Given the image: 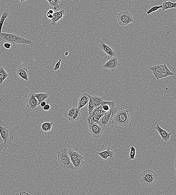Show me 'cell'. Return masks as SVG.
Returning <instances> with one entry per match:
<instances>
[{
	"instance_id": "obj_1",
	"label": "cell",
	"mask_w": 176,
	"mask_h": 195,
	"mask_svg": "<svg viewBox=\"0 0 176 195\" xmlns=\"http://www.w3.org/2000/svg\"><path fill=\"white\" fill-rule=\"evenodd\" d=\"M16 128L10 122L0 119V135L3 143L0 146V152L4 153L7 148H15L18 146L15 136H16Z\"/></svg>"
},
{
	"instance_id": "obj_2",
	"label": "cell",
	"mask_w": 176,
	"mask_h": 195,
	"mask_svg": "<svg viewBox=\"0 0 176 195\" xmlns=\"http://www.w3.org/2000/svg\"><path fill=\"white\" fill-rule=\"evenodd\" d=\"M111 120L112 124L120 126L129 128L132 125L129 111L116 106L112 110Z\"/></svg>"
},
{
	"instance_id": "obj_3",
	"label": "cell",
	"mask_w": 176,
	"mask_h": 195,
	"mask_svg": "<svg viewBox=\"0 0 176 195\" xmlns=\"http://www.w3.org/2000/svg\"><path fill=\"white\" fill-rule=\"evenodd\" d=\"M0 40L5 43H10L13 45L22 44L34 45L31 40L24 38L16 34L1 32L0 33Z\"/></svg>"
},
{
	"instance_id": "obj_4",
	"label": "cell",
	"mask_w": 176,
	"mask_h": 195,
	"mask_svg": "<svg viewBox=\"0 0 176 195\" xmlns=\"http://www.w3.org/2000/svg\"><path fill=\"white\" fill-rule=\"evenodd\" d=\"M158 179V174L155 171L147 169L140 173V182L143 187H150L157 183Z\"/></svg>"
},
{
	"instance_id": "obj_5",
	"label": "cell",
	"mask_w": 176,
	"mask_h": 195,
	"mask_svg": "<svg viewBox=\"0 0 176 195\" xmlns=\"http://www.w3.org/2000/svg\"><path fill=\"white\" fill-rule=\"evenodd\" d=\"M68 149L64 148L57 153V158L60 166L64 169L69 171L75 170V168L71 161L68 153Z\"/></svg>"
},
{
	"instance_id": "obj_6",
	"label": "cell",
	"mask_w": 176,
	"mask_h": 195,
	"mask_svg": "<svg viewBox=\"0 0 176 195\" xmlns=\"http://www.w3.org/2000/svg\"><path fill=\"white\" fill-rule=\"evenodd\" d=\"M119 25L124 26L133 22V16L130 12L126 11L118 12L116 17Z\"/></svg>"
},
{
	"instance_id": "obj_7",
	"label": "cell",
	"mask_w": 176,
	"mask_h": 195,
	"mask_svg": "<svg viewBox=\"0 0 176 195\" xmlns=\"http://www.w3.org/2000/svg\"><path fill=\"white\" fill-rule=\"evenodd\" d=\"M89 132L92 134V137L97 139L103 134L104 129L97 123H90L88 122Z\"/></svg>"
},
{
	"instance_id": "obj_8",
	"label": "cell",
	"mask_w": 176,
	"mask_h": 195,
	"mask_svg": "<svg viewBox=\"0 0 176 195\" xmlns=\"http://www.w3.org/2000/svg\"><path fill=\"white\" fill-rule=\"evenodd\" d=\"M26 105L29 111H33L36 110L38 106V101L35 96V94L30 93L26 99Z\"/></svg>"
},
{
	"instance_id": "obj_9",
	"label": "cell",
	"mask_w": 176,
	"mask_h": 195,
	"mask_svg": "<svg viewBox=\"0 0 176 195\" xmlns=\"http://www.w3.org/2000/svg\"><path fill=\"white\" fill-rule=\"evenodd\" d=\"M121 66V64L118 61V59L116 57H112L106 62L102 66L104 69H109L112 72H114L116 69H118Z\"/></svg>"
},
{
	"instance_id": "obj_10",
	"label": "cell",
	"mask_w": 176,
	"mask_h": 195,
	"mask_svg": "<svg viewBox=\"0 0 176 195\" xmlns=\"http://www.w3.org/2000/svg\"><path fill=\"white\" fill-rule=\"evenodd\" d=\"M116 106L115 102L112 101H103L100 106L95 108L94 109L101 110L103 111L104 114L112 112V110Z\"/></svg>"
},
{
	"instance_id": "obj_11",
	"label": "cell",
	"mask_w": 176,
	"mask_h": 195,
	"mask_svg": "<svg viewBox=\"0 0 176 195\" xmlns=\"http://www.w3.org/2000/svg\"><path fill=\"white\" fill-rule=\"evenodd\" d=\"M111 114L112 112L108 113L102 116L97 123L104 130L112 124L111 120Z\"/></svg>"
},
{
	"instance_id": "obj_12",
	"label": "cell",
	"mask_w": 176,
	"mask_h": 195,
	"mask_svg": "<svg viewBox=\"0 0 176 195\" xmlns=\"http://www.w3.org/2000/svg\"><path fill=\"white\" fill-rule=\"evenodd\" d=\"M98 47L107 55L108 60L115 56L116 55L115 52L114 50L103 41L100 42Z\"/></svg>"
},
{
	"instance_id": "obj_13",
	"label": "cell",
	"mask_w": 176,
	"mask_h": 195,
	"mask_svg": "<svg viewBox=\"0 0 176 195\" xmlns=\"http://www.w3.org/2000/svg\"><path fill=\"white\" fill-rule=\"evenodd\" d=\"M16 74L20 78L28 82L29 80V74L27 68L20 66L17 69Z\"/></svg>"
},
{
	"instance_id": "obj_14",
	"label": "cell",
	"mask_w": 176,
	"mask_h": 195,
	"mask_svg": "<svg viewBox=\"0 0 176 195\" xmlns=\"http://www.w3.org/2000/svg\"><path fill=\"white\" fill-rule=\"evenodd\" d=\"M155 129L158 132L161 137L162 140L166 142L170 140L171 134V133H168L165 130L160 127L157 124L155 127Z\"/></svg>"
},
{
	"instance_id": "obj_15",
	"label": "cell",
	"mask_w": 176,
	"mask_h": 195,
	"mask_svg": "<svg viewBox=\"0 0 176 195\" xmlns=\"http://www.w3.org/2000/svg\"><path fill=\"white\" fill-rule=\"evenodd\" d=\"M98 154L102 158L104 159V160H107L108 157L110 158L111 159H114L115 154L113 150L112 149L109 148L105 151L98 152Z\"/></svg>"
},
{
	"instance_id": "obj_16",
	"label": "cell",
	"mask_w": 176,
	"mask_h": 195,
	"mask_svg": "<svg viewBox=\"0 0 176 195\" xmlns=\"http://www.w3.org/2000/svg\"><path fill=\"white\" fill-rule=\"evenodd\" d=\"M160 66L162 68V71L160 79L166 78L169 76H172L175 75V74L169 70L167 66H166V63L161 65Z\"/></svg>"
},
{
	"instance_id": "obj_17",
	"label": "cell",
	"mask_w": 176,
	"mask_h": 195,
	"mask_svg": "<svg viewBox=\"0 0 176 195\" xmlns=\"http://www.w3.org/2000/svg\"><path fill=\"white\" fill-rule=\"evenodd\" d=\"M150 70L152 71L153 74L157 80L160 79L162 72V68L160 65H156L149 68Z\"/></svg>"
},
{
	"instance_id": "obj_18",
	"label": "cell",
	"mask_w": 176,
	"mask_h": 195,
	"mask_svg": "<svg viewBox=\"0 0 176 195\" xmlns=\"http://www.w3.org/2000/svg\"><path fill=\"white\" fill-rule=\"evenodd\" d=\"M68 153L72 162L83 157L79 153L71 148L68 149Z\"/></svg>"
},
{
	"instance_id": "obj_19",
	"label": "cell",
	"mask_w": 176,
	"mask_h": 195,
	"mask_svg": "<svg viewBox=\"0 0 176 195\" xmlns=\"http://www.w3.org/2000/svg\"><path fill=\"white\" fill-rule=\"evenodd\" d=\"M77 108L72 106H69L66 109L64 113V117L69 120L73 116L74 113L76 110Z\"/></svg>"
},
{
	"instance_id": "obj_20",
	"label": "cell",
	"mask_w": 176,
	"mask_h": 195,
	"mask_svg": "<svg viewBox=\"0 0 176 195\" xmlns=\"http://www.w3.org/2000/svg\"><path fill=\"white\" fill-rule=\"evenodd\" d=\"M83 158H84V157L83 156L81 158L72 161V165H73L74 168H75V170L77 171V170L81 169L82 167L83 166L85 162L83 160Z\"/></svg>"
},
{
	"instance_id": "obj_21",
	"label": "cell",
	"mask_w": 176,
	"mask_h": 195,
	"mask_svg": "<svg viewBox=\"0 0 176 195\" xmlns=\"http://www.w3.org/2000/svg\"><path fill=\"white\" fill-rule=\"evenodd\" d=\"M162 5V11H164L168 9L176 8V2H172L170 1H165Z\"/></svg>"
},
{
	"instance_id": "obj_22",
	"label": "cell",
	"mask_w": 176,
	"mask_h": 195,
	"mask_svg": "<svg viewBox=\"0 0 176 195\" xmlns=\"http://www.w3.org/2000/svg\"><path fill=\"white\" fill-rule=\"evenodd\" d=\"M49 94L48 93H40L35 94V96L37 99L38 101V105H40L41 102L48 98Z\"/></svg>"
},
{
	"instance_id": "obj_23",
	"label": "cell",
	"mask_w": 176,
	"mask_h": 195,
	"mask_svg": "<svg viewBox=\"0 0 176 195\" xmlns=\"http://www.w3.org/2000/svg\"><path fill=\"white\" fill-rule=\"evenodd\" d=\"M10 15V12L7 10L4 11L1 15V19H0V33H1L3 24H4L5 20L8 18Z\"/></svg>"
},
{
	"instance_id": "obj_24",
	"label": "cell",
	"mask_w": 176,
	"mask_h": 195,
	"mask_svg": "<svg viewBox=\"0 0 176 195\" xmlns=\"http://www.w3.org/2000/svg\"><path fill=\"white\" fill-rule=\"evenodd\" d=\"M53 122H45L42 124L41 127L42 130L45 132H47L51 130L53 127Z\"/></svg>"
},
{
	"instance_id": "obj_25",
	"label": "cell",
	"mask_w": 176,
	"mask_h": 195,
	"mask_svg": "<svg viewBox=\"0 0 176 195\" xmlns=\"http://www.w3.org/2000/svg\"><path fill=\"white\" fill-rule=\"evenodd\" d=\"M9 77V74L3 67H0V84H2L4 80Z\"/></svg>"
},
{
	"instance_id": "obj_26",
	"label": "cell",
	"mask_w": 176,
	"mask_h": 195,
	"mask_svg": "<svg viewBox=\"0 0 176 195\" xmlns=\"http://www.w3.org/2000/svg\"><path fill=\"white\" fill-rule=\"evenodd\" d=\"M81 113L82 111L81 109H78L77 108L76 110L74 113L73 116L69 120V121L72 122L78 121L79 120L80 117H81Z\"/></svg>"
},
{
	"instance_id": "obj_27",
	"label": "cell",
	"mask_w": 176,
	"mask_h": 195,
	"mask_svg": "<svg viewBox=\"0 0 176 195\" xmlns=\"http://www.w3.org/2000/svg\"><path fill=\"white\" fill-rule=\"evenodd\" d=\"M91 97L94 104V109L100 106L104 101V99L102 97L97 96H91Z\"/></svg>"
},
{
	"instance_id": "obj_28",
	"label": "cell",
	"mask_w": 176,
	"mask_h": 195,
	"mask_svg": "<svg viewBox=\"0 0 176 195\" xmlns=\"http://www.w3.org/2000/svg\"><path fill=\"white\" fill-rule=\"evenodd\" d=\"M89 101L88 102L89 104L88 106V113L90 114L94 109V104L93 100H92L91 96L89 95Z\"/></svg>"
},
{
	"instance_id": "obj_29",
	"label": "cell",
	"mask_w": 176,
	"mask_h": 195,
	"mask_svg": "<svg viewBox=\"0 0 176 195\" xmlns=\"http://www.w3.org/2000/svg\"><path fill=\"white\" fill-rule=\"evenodd\" d=\"M103 115L101 114V115L93 116L91 117H88L87 122H90V123H97Z\"/></svg>"
},
{
	"instance_id": "obj_30",
	"label": "cell",
	"mask_w": 176,
	"mask_h": 195,
	"mask_svg": "<svg viewBox=\"0 0 176 195\" xmlns=\"http://www.w3.org/2000/svg\"><path fill=\"white\" fill-rule=\"evenodd\" d=\"M61 0H51L49 2V5L53 8L55 10H56L59 8V4Z\"/></svg>"
},
{
	"instance_id": "obj_31",
	"label": "cell",
	"mask_w": 176,
	"mask_h": 195,
	"mask_svg": "<svg viewBox=\"0 0 176 195\" xmlns=\"http://www.w3.org/2000/svg\"><path fill=\"white\" fill-rule=\"evenodd\" d=\"M89 94L87 93L82 94L78 99V101L81 102H88L89 101Z\"/></svg>"
},
{
	"instance_id": "obj_32",
	"label": "cell",
	"mask_w": 176,
	"mask_h": 195,
	"mask_svg": "<svg viewBox=\"0 0 176 195\" xmlns=\"http://www.w3.org/2000/svg\"><path fill=\"white\" fill-rule=\"evenodd\" d=\"M101 114H102V115L105 114L102 110H101L94 109L91 113L89 114V115L88 117H91L93 116L101 115Z\"/></svg>"
},
{
	"instance_id": "obj_33",
	"label": "cell",
	"mask_w": 176,
	"mask_h": 195,
	"mask_svg": "<svg viewBox=\"0 0 176 195\" xmlns=\"http://www.w3.org/2000/svg\"><path fill=\"white\" fill-rule=\"evenodd\" d=\"M162 5L159 6H154V7H152L150 9H149V10L146 12V13H147V14L149 15L150 14L152 13V12L156 11L157 10H158L159 9L162 8Z\"/></svg>"
},
{
	"instance_id": "obj_34",
	"label": "cell",
	"mask_w": 176,
	"mask_h": 195,
	"mask_svg": "<svg viewBox=\"0 0 176 195\" xmlns=\"http://www.w3.org/2000/svg\"><path fill=\"white\" fill-rule=\"evenodd\" d=\"M53 18L51 19V23L52 26H55L56 25L57 22L60 20V18H59L58 15H57L56 12H54L53 14Z\"/></svg>"
},
{
	"instance_id": "obj_35",
	"label": "cell",
	"mask_w": 176,
	"mask_h": 195,
	"mask_svg": "<svg viewBox=\"0 0 176 195\" xmlns=\"http://www.w3.org/2000/svg\"><path fill=\"white\" fill-rule=\"evenodd\" d=\"M130 154L129 159L134 160L135 159L136 154V149L135 147L132 146L130 147Z\"/></svg>"
},
{
	"instance_id": "obj_36",
	"label": "cell",
	"mask_w": 176,
	"mask_h": 195,
	"mask_svg": "<svg viewBox=\"0 0 176 195\" xmlns=\"http://www.w3.org/2000/svg\"><path fill=\"white\" fill-rule=\"evenodd\" d=\"M57 15H58L59 18L61 19H62L66 15V13L65 10H61L58 12H56Z\"/></svg>"
},
{
	"instance_id": "obj_37",
	"label": "cell",
	"mask_w": 176,
	"mask_h": 195,
	"mask_svg": "<svg viewBox=\"0 0 176 195\" xmlns=\"http://www.w3.org/2000/svg\"><path fill=\"white\" fill-rule=\"evenodd\" d=\"M88 103V102L78 101V107L77 108L78 109H81V108L84 107Z\"/></svg>"
},
{
	"instance_id": "obj_38",
	"label": "cell",
	"mask_w": 176,
	"mask_h": 195,
	"mask_svg": "<svg viewBox=\"0 0 176 195\" xmlns=\"http://www.w3.org/2000/svg\"><path fill=\"white\" fill-rule=\"evenodd\" d=\"M62 60L59 59V61L57 62L56 64L55 65L54 68L53 69V70L55 71H56L59 69L60 66H61V62Z\"/></svg>"
},
{
	"instance_id": "obj_39",
	"label": "cell",
	"mask_w": 176,
	"mask_h": 195,
	"mask_svg": "<svg viewBox=\"0 0 176 195\" xmlns=\"http://www.w3.org/2000/svg\"><path fill=\"white\" fill-rule=\"evenodd\" d=\"M13 45L10 43L5 42L4 43V47L7 49H10Z\"/></svg>"
},
{
	"instance_id": "obj_40",
	"label": "cell",
	"mask_w": 176,
	"mask_h": 195,
	"mask_svg": "<svg viewBox=\"0 0 176 195\" xmlns=\"http://www.w3.org/2000/svg\"><path fill=\"white\" fill-rule=\"evenodd\" d=\"M42 109L43 110L49 111L51 110V106L49 104L47 103L45 106L42 108Z\"/></svg>"
},
{
	"instance_id": "obj_41",
	"label": "cell",
	"mask_w": 176,
	"mask_h": 195,
	"mask_svg": "<svg viewBox=\"0 0 176 195\" xmlns=\"http://www.w3.org/2000/svg\"><path fill=\"white\" fill-rule=\"evenodd\" d=\"M46 15L47 18H49V19H52V18H53V14H51L49 13L48 11L47 12V13H46Z\"/></svg>"
},
{
	"instance_id": "obj_42",
	"label": "cell",
	"mask_w": 176,
	"mask_h": 195,
	"mask_svg": "<svg viewBox=\"0 0 176 195\" xmlns=\"http://www.w3.org/2000/svg\"><path fill=\"white\" fill-rule=\"evenodd\" d=\"M46 104H47V103L46 101H43L42 102H41V103L40 104V106H41V108L43 107H44L45 105Z\"/></svg>"
},
{
	"instance_id": "obj_43",
	"label": "cell",
	"mask_w": 176,
	"mask_h": 195,
	"mask_svg": "<svg viewBox=\"0 0 176 195\" xmlns=\"http://www.w3.org/2000/svg\"><path fill=\"white\" fill-rule=\"evenodd\" d=\"M49 12V13L51 14H53L54 13V11L53 10H52V9H50V10H49L48 11Z\"/></svg>"
},
{
	"instance_id": "obj_44",
	"label": "cell",
	"mask_w": 176,
	"mask_h": 195,
	"mask_svg": "<svg viewBox=\"0 0 176 195\" xmlns=\"http://www.w3.org/2000/svg\"><path fill=\"white\" fill-rule=\"evenodd\" d=\"M21 195H23V194H27V195H29L28 193L26 192H21V194H20Z\"/></svg>"
},
{
	"instance_id": "obj_45",
	"label": "cell",
	"mask_w": 176,
	"mask_h": 195,
	"mask_svg": "<svg viewBox=\"0 0 176 195\" xmlns=\"http://www.w3.org/2000/svg\"><path fill=\"white\" fill-rule=\"evenodd\" d=\"M69 55V52H65V56H67Z\"/></svg>"
},
{
	"instance_id": "obj_46",
	"label": "cell",
	"mask_w": 176,
	"mask_h": 195,
	"mask_svg": "<svg viewBox=\"0 0 176 195\" xmlns=\"http://www.w3.org/2000/svg\"><path fill=\"white\" fill-rule=\"evenodd\" d=\"M2 142V139L1 135H0V146H1V142Z\"/></svg>"
},
{
	"instance_id": "obj_47",
	"label": "cell",
	"mask_w": 176,
	"mask_h": 195,
	"mask_svg": "<svg viewBox=\"0 0 176 195\" xmlns=\"http://www.w3.org/2000/svg\"><path fill=\"white\" fill-rule=\"evenodd\" d=\"M19 1L21 2H24L27 1V0H19Z\"/></svg>"
},
{
	"instance_id": "obj_48",
	"label": "cell",
	"mask_w": 176,
	"mask_h": 195,
	"mask_svg": "<svg viewBox=\"0 0 176 195\" xmlns=\"http://www.w3.org/2000/svg\"><path fill=\"white\" fill-rule=\"evenodd\" d=\"M46 1H47L48 2H49V1H51V0H46Z\"/></svg>"
}]
</instances>
